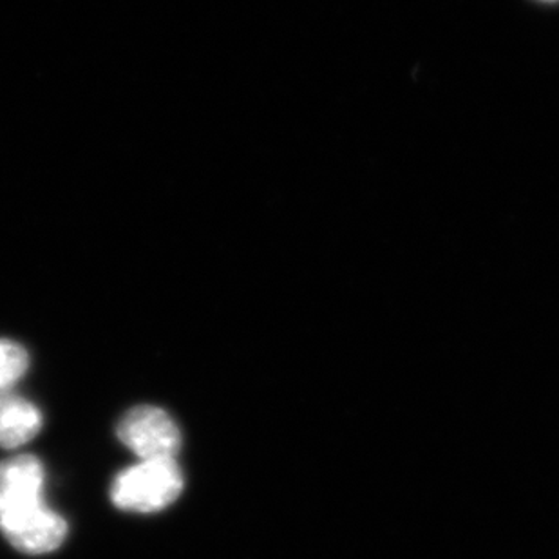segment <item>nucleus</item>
Listing matches in <instances>:
<instances>
[{
  "label": "nucleus",
  "instance_id": "obj_6",
  "mask_svg": "<svg viewBox=\"0 0 559 559\" xmlns=\"http://www.w3.org/2000/svg\"><path fill=\"white\" fill-rule=\"evenodd\" d=\"M544 2H558V0H544Z\"/></svg>",
  "mask_w": 559,
  "mask_h": 559
},
{
  "label": "nucleus",
  "instance_id": "obj_1",
  "mask_svg": "<svg viewBox=\"0 0 559 559\" xmlns=\"http://www.w3.org/2000/svg\"><path fill=\"white\" fill-rule=\"evenodd\" d=\"M44 467L32 454L0 464V531L16 550L48 555L68 536V523L43 498Z\"/></svg>",
  "mask_w": 559,
  "mask_h": 559
},
{
  "label": "nucleus",
  "instance_id": "obj_4",
  "mask_svg": "<svg viewBox=\"0 0 559 559\" xmlns=\"http://www.w3.org/2000/svg\"><path fill=\"white\" fill-rule=\"evenodd\" d=\"M40 428L43 415L35 404L22 396H0V448H21L32 442Z\"/></svg>",
  "mask_w": 559,
  "mask_h": 559
},
{
  "label": "nucleus",
  "instance_id": "obj_3",
  "mask_svg": "<svg viewBox=\"0 0 559 559\" xmlns=\"http://www.w3.org/2000/svg\"><path fill=\"white\" fill-rule=\"evenodd\" d=\"M117 437L138 459L175 460L180 453L181 433L169 413L154 406L132 407L117 426Z\"/></svg>",
  "mask_w": 559,
  "mask_h": 559
},
{
  "label": "nucleus",
  "instance_id": "obj_5",
  "mask_svg": "<svg viewBox=\"0 0 559 559\" xmlns=\"http://www.w3.org/2000/svg\"><path fill=\"white\" fill-rule=\"evenodd\" d=\"M29 366V355L21 344L0 338V393L10 390L16 380L22 379Z\"/></svg>",
  "mask_w": 559,
  "mask_h": 559
},
{
  "label": "nucleus",
  "instance_id": "obj_2",
  "mask_svg": "<svg viewBox=\"0 0 559 559\" xmlns=\"http://www.w3.org/2000/svg\"><path fill=\"white\" fill-rule=\"evenodd\" d=\"M183 491V473L175 460H145L115 478L111 500L129 512H158Z\"/></svg>",
  "mask_w": 559,
  "mask_h": 559
}]
</instances>
